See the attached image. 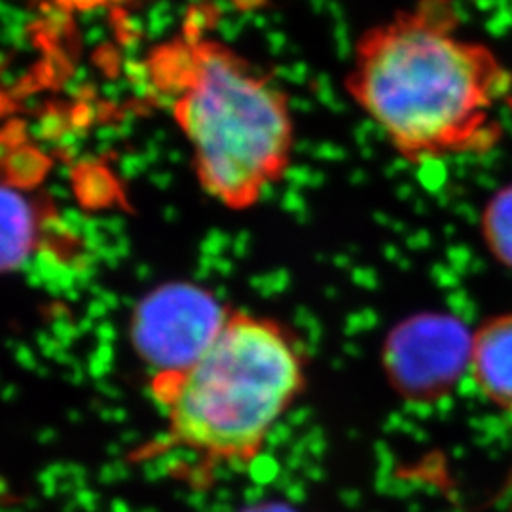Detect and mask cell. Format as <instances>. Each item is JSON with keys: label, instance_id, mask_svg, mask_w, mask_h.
<instances>
[{"label": "cell", "instance_id": "6da1fadb", "mask_svg": "<svg viewBox=\"0 0 512 512\" xmlns=\"http://www.w3.org/2000/svg\"><path fill=\"white\" fill-rule=\"evenodd\" d=\"M346 86L410 164L494 150L512 105L511 69L463 37L458 0H418L366 29Z\"/></svg>", "mask_w": 512, "mask_h": 512}, {"label": "cell", "instance_id": "7a4b0ae2", "mask_svg": "<svg viewBox=\"0 0 512 512\" xmlns=\"http://www.w3.org/2000/svg\"><path fill=\"white\" fill-rule=\"evenodd\" d=\"M147 73L215 202L245 211L281 181L294 147L289 95L232 46L207 37L200 12L150 52Z\"/></svg>", "mask_w": 512, "mask_h": 512}, {"label": "cell", "instance_id": "3957f363", "mask_svg": "<svg viewBox=\"0 0 512 512\" xmlns=\"http://www.w3.org/2000/svg\"><path fill=\"white\" fill-rule=\"evenodd\" d=\"M150 384L165 420L152 456L183 452L207 469L245 467L302 395L306 368L274 319L230 310L198 359Z\"/></svg>", "mask_w": 512, "mask_h": 512}, {"label": "cell", "instance_id": "277c9868", "mask_svg": "<svg viewBox=\"0 0 512 512\" xmlns=\"http://www.w3.org/2000/svg\"><path fill=\"white\" fill-rule=\"evenodd\" d=\"M228 313L202 289L169 283L148 294L137 308V348L156 374L181 370L209 346Z\"/></svg>", "mask_w": 512, "mask_h": 512}, {"label": "cell", "instance_id": "5b68a950", "mask_svg": "<svg viewBox=\"0 0 512 512\" xmlns=\"http://www.w3.org/2000/svg\"><path fill=\"white\" fill-rule=\"evenodd\" d=\"M473 336L448 315H420L395 330L387 346V368L408 399L431 401L454 389L471 366Z\"/></svg>", "mask_w": 512, "mask_h": 512}, {"label": "cell", "instance_id": "8992f818", "mask_svg": "<svg viewBox=\"0 0 512 512\" xmlns=\"http://www.w3.org/2000/svg\"><path fill=\"white\" fill-rule=\"evenodd\" d=\"M471 370L492 403L512 410V313L497 315L473 334Z\"/></svg>", "mask_w": 512, "mask_h": 512}, {"label": "cell", "instance_id": "52a82bcc", "mask_svg": "<svg viewBox=\"0 0 512 512\" xmlns=\"http://www.w3.org/2000/svg\"><path fill=\"white\" fill-rule=\"evenodd\" d=\"M38 217L19 186L2 184V268L16 272L37 249Z\"/></svg>", "mask_w": 512, "mask_h": 512}, {"label": "cell", "instance_id": "ba28073f", "mask_svg": "<svg viewBox=\"0 0 512 512\" xmlns=\"http://www.w3.org/2000/svg\"><path fill=\"white\" fill-rule=\"evenodd\" d=\"M480 228L488 251L512 268V184L503 186L488 200Z\"/></svg>", "mask_w": 512, "mask_h": 512}, {"label": "cell", "instance_id": "9c48e42d", "mask_svg": "<svg viewBox=\"0 0 512 512\" xmlns=\"http://www.w3.org/2000/svg\"><path fill=\"white\" fill-rule=\"evenodd\" d=\"M37 2L55 8L63 14H88V12L128 4L131 0H37Z\"/></svg>", "mask_w": 512, "mask_h": 512}]
</instances>
